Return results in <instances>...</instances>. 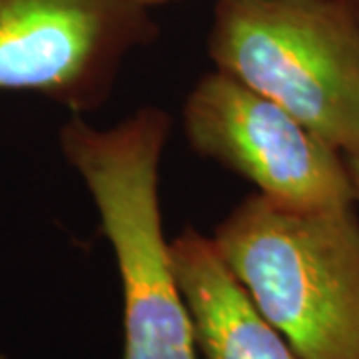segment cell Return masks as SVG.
Wrapping results in <instances>:
<instances>
[{"label": "cell", "instance_id": "obj_1", "mask_svg": "<svg viewBox=\"0 0 359 359\" xmlns=\"http://www.w3.org/2000/svg\"><path fill=\"white\" fill-rule=\"evenodd\" d=\"M172 118L142 106L110 128L72 116L58 146L96 205L114 254L124 309L122 359H200L160 210V162Z\"/></svg>", "mask_w": 359, "mask_h": 359}, {"label": "cell", "instance_id": "obj_2", "mask_svg": "<svg viewBox=\"0 0 359 359\" xmlns=\"http://www.w3.org/2000/svg\"><path fill=\"white\" fill-rule=\"evenodd\" d=\"M219 257L302 359H359L355 205L302 210L250 194L210 236Z\"/></svg>", "mask_w": 359, "mask_h": 359}, {"label": "cell", "instance_id": "obj_3", "mask_svg": "<svg viewBox=\"0 0 359 359\" xmlns=\"http://www.w3.org/2000/svg\"><path fill=\"white\" fill-rule=\"evenodd\" d=\"M208 56L359 158V20L347 0H216Z\"/></svg>", "mask_w": 359, "mask_h": 359}, {"label": "cell", "instance_id": "obj_4", "mask_svg": "<svg viewBox=\"0 0 359 359\" xmlns=\"http://www.w3.org/2000/svg\"><path fill=\"white\" fill-rule=\"evenodd\" d=\"M182 130L198 156L290 208L355 205L344 156L280 104L214 68L182 104Z\"/></svg>", "mask_w": 359, "mask_h": 359}, {"label": "cell", "instance_id": "obj_5", "mask_svg": "<svg viewBox=\"0 0 359 359\" xmlns=\"http://www.w3.org/2000/svg\"><path fill=\"white\" fill-rule=\"evenodd\" d=\"M156 36L152 11L134 0H0V92L92 114L126 58Z\"/></svg>", "mask_w": 359, "mask_h": 359}, {"label": "cell", "instance_id": "obj_6", "mask_svg": "<svg viewBox=\"0 0 359 359\" xmlns=\"http://www.w3.org/2000/svg\"><path fill=\"white\" fill-rule=\"evenodd\" d=\"M172 266L204 359H302L233 278L212 238L186 226L170 242Z\"/></svg>", "mask_w": 359, "mask_h": 359}, {"label": "cell", "instance_id": "obj_7", "mask_svg": "<svg viewBox=\"0 0 359 359\" xmlns=\"http://www.w3.org/2000/svg\"><path fill=\"white\" fill-rule=\"evenodd\" d=\"M347 170L353 184V194H355V204L359 205V158H346Z\"/></svg>", "mask_w": 359, "mask_h": 359}, {"label": "cell", "instance_id": "obj_8", "mask_svg": "<svg viewBox=\"0 0 359 359\" xmlns=\"http://www.w3.org/2000/svg\"><path fill=\"white\" fill-rule=\"evenodd\" d=\"M134 2H138L140 6L148 8V11H152V8L160 6V4H166V2H174V0H134Z\"/></svg>", "mask_w": 359, "mask_h": 359}, {"label": "cell", "instance_id": "obj_9", "mask_svg": "<svg viewBox=\"0 0 359 359\" xmlns=\"http://www.w3.org/2000/svg\"><path fill=\"white\" fill-rule=\"evenodd\" d=\"M347 4H349V8L353 11L355 14V18L359 20V0H347Z\"/></svg>", "mask_w": 359, "mask_h": 359}]
</instances>
